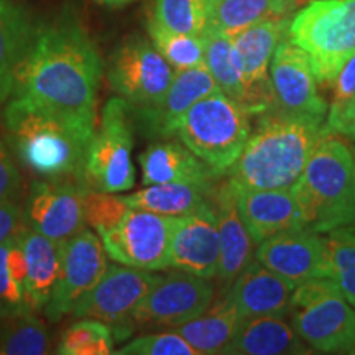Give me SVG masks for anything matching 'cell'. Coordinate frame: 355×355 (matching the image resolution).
<instances>
[{
    "mask_svg": "<svg viewBox=\"0 0 355 355\" xmlns=\"http://www.w3.org/2000/svg\"><path fill=\"white\" fill-rule=\"evenodd\" d=\"M159 273L133 268L127 265H109L99 283L78 301L71 316L91 318L109 324L117 334L128 336L132 331L137 306L155 285Z\"/></svg>",
    "mask_w": 355,
    "mask_h": 355,
    "instance_id": "obj_10",
    "label": "cell"
},
{
    "mask_svg": "<svg viewBox=\"0 0 355 355\" xmlns=\"http://www.w3.org/2000/svg\"><path fill=\"white\" fill-rule=\"evenodd\" d=\"M176 217L127 207L122 219L101 235L105 254L117 263L133 268H170L171 239Z\"/></svg>",
    "mask_w": 355,
    "mask_h": 355,
    "instance_id": "obj_9",
    "label": "cell"
},
{
    "mask_svg": "<svg viewBox=\"0 0 355 355\" xmlns=\"http://www.w3.org/2000/svg\"><path fill=\"white\" fill-rule=\"evenodd\" d=\"M50 345V334L33 311H0V354L43 355Z\"/></svg>",
    "mask_w": 355,
    "mask_h": 355,
    "instance_id": "obj_30",
    "label": "cell"
},
{
    "mask_svg": "<svg viewBox=\"0 0 355 355\" xmlns=\"http://www.w3.org/2000/svg\"><path fill=\"white\" fill-rule=\"evenodd\" d=\"M19 235L26 268V308L37 313L46 306L60 275L61 243L51 241L46 235L35 232L25 224L20 225Z\"/></svg>",
    "mask_w": 355,
    "mask_h": 355,
    "instance_id": "obj_26",
    "label": "cell"
},
{
    "mask_svg": "<svg viewBox=\"0 0 355 355\" xmlns=\"http://www.w3.org/2000/svg\"><path fill=\"white\" fill-rule=\"evenodd\" d=\"M133 112L125 99L115 96L105 102L99 127L94 130L84 162V183L91 189L121 194L135 184Z\"/></svg>",
    "mask_w": 355,
    "mask_h": 355,
    "instance_id": "obj_7",
    "label": "cell"
},
{
    "mask_svg": "<svg viewBox=\"0 0 355 355\" xmlns=\"http://www.w3.org/2000/svg\"><path fill=\"white\" fill-rule=\"evenodd\" d=\"M81 180H38L30 188L24 206V224L51 241L64 243L87 227L86 193Z\"/></svg>",
    "mask_w": 355,
    "mask_h": 355,
    "instance_id": "obj_14",
    "label": "cell"
},
{
    "mask_svg": "<svg viewBox=\"0 0 355 355\" xmlns=\"http://www.w3.org/2000/svg\"><path fill=\"white\" fill-rule=\"evenodd\" d=\"M127 207L128 206L119 194L89 188L86 193V206H84L86 224L101 237L122 219Z\"/></svg>",
    "mask_w": 355,
    "mask_h": 355,
    "instance_id": "obj_38",
    "label": "cell"
},
{
    "mask_svg": "<svg viewBox=\"0 0 355 355\" xmlns=\"http://www.w3.org/2000/svg\"><path fill=\"white\" fill-rule=\"evenodd\" d=\"M291 15L250 25L230 37L232 53L245 86L243 107L250 115H260L275 105L270 79V63L275 50L290 33Z\"/></svg>",
    "mask_w": 355,
    "mask_h": 355,
    "instance_id": "obj_11",
    "label": "cell"
},
{
    "mask_svg": "<svg viewBox=\"0 0 355 355\" xmlns=\"http://www.w3.org/2000/svg\"><path fill=\"white\" fill-rule=\"evenodd\" d=\"M24 224V206L17 201L0 204V243L12 237Z\"/></svg>",
    "mask_w": 355,
    "mask_h": 355,
    "instance_id": "obj_43",
    "label": "cell"
},
{
    "mask_svg": "<svg viewBox=\"0 0 355 355\" xmlns=\"http://www.w3.org/2000/svg\"><path fill=\"white\" fill-rule=\"evenodd\" d=\"M275 105L288 114L308 115L326 121L329 104L319 94V81L303 48L285 38L270 63Z\"/></svg>",
    "mask_w": 355,
    "mask_h": 355,
    "instance_id": "obj_15",
    "label": "cell"
},
{
    "mask_svg": "<svg viewBox=\"0 0 355 355\" xmlns=\"http://www.w3.org/2000/svg\"><path fill=\"white\" fill-rule=\"evenodd\" d=\"M332 86V101L329 110H336L347 102L355 94V55L350 58L339 71Z\"/></svg>",
    "mask_w": 355,
    "mask_h": 355,
    "instance_id": "obj_41",
    "label": "cell"
},
{
    "mask_svg": "<svg viewBox=\"0 0 355 355\" xmlns=\"http://www.w3.org/2000/svg\"><path fill=\"white\" fill-rule=\"evenodd\" d=\"M300 2H309V0H300Z\"/></svg>",
    "mask_w": 355,
    "mask_h": 355,
    "instance_id": "obj_45",
    "label": "cell"
},
{
    "mask_svg": "<svg viewBox=\"0 0 355 355\" xmlns=\"http://www.w3.org/2000/svg\"><path fill=\"white\" fill-rule=\"evenodd\" d=\"M144 186L162 183L216 184L222 178L180 139H159L139 157Z\"/></svg>",
    "mask_w": 355,
    "mask_h": 355,
    "instance_id": "obj_20",
    "label": "cell"
},
{
    "mask_svg": "<svg viewBox=\"0 0 355 355\" xmlns=\"http://www.w3.org/2000/svg\"><path fill=\"white\" fill-rule=\"evenodd\" d=\"M291 285L270 272L259 260H252L234 279L225 296L239 309L242 319L259 316H286L290 313Z\"/></svg>",
    "mask_w": 355,
    "mask_h": 355,
    "instance_id": "obj_22",
    "label": "cell"
},
{
    "mask_svg": "<svg viewBox=\"0 0 355 355\" xmlns=\"http://www.w3.org/2000/svg\"><path fill=\"white\" fill-rule=\"evenodd\" d=\"M204 64L214 78L217 87L224 94L232 97L243 105L245 86H243L241 71L234 60L232 40L229 35L207 33L204 35Z\"/></svg>",
    "mask_w": 355,
    "mask_h": 355,
    "instance_id": "obj_33",
    "label": "cell"
},
{
    "mask_svg": "<svg viewBox=\"0 0 355 355\" xmlns=\"http://www.w3.org/2000/svg\"><path fill=\"white\" fill-rule=\"evenodd\" d=\"M220 242L214 198L199 209L176 217L171 239L170 268L216 278L219 272Z\"/></svg>",
    "mask_w": 355,
    "mask_h": 355,
    "instance_id": "obj_17",
    "label": "cell"
},
{
    "mask_svg": "<svg viewBox=\"0 0 355 355\" xmlns=\"http://www.w3.org/2000/svg\"><path fill=\"white\" fill-rule=\"evenodd\" d=\"M214 206L220 242L219 272L216 278L225 285H232L234 279L254 260L255 242L243 224L235 189L229 180L216 186Z\"/></svg>",
    "mask_w": 355,
    "mask_h": 355,
    "instance_id": "obj_23",
    "label": "cell"
},
{
    "mask_svg": "<svg viewBox=\"0 0 355 355\" xmlns=\"http://www.w3.org/2000/svg\"><path fill=\"white\" fill-rule=\"evenodd\" d=\"M332 296H344L343 290L331 277H318L306 279L293 290L290 311L303 309L308 306H313L321 301L332 298Z\"/></svg>",
    "mask_w": 355,
    "mask_h": 355,
    "instance_id": "obj_39",
    "label": "cell"
},
{
    "mask_svg": "<svg viewBox=\"0 0 355 355\" xmlns=\"http://www.w3.org/2000/svg\"><path fill=\"white\" fill-rule=\"evenodd\" d=\"M104 63L94 40L71 8L38 28L17 74L13 96L86 128H96Z\"/></svg>",
    "mask_w": 355,
    "mask_h": 355,
    "instance_id": "obj_1",
    "label": "cell"
},
{
    "mask_svg": "<svg viewBox=\"0 0 355 355\" xmlns=\"http://www.w3.org/2000/svg\"><path fill=\"white\" fill-rule=\"evenodd\" d=\"M216 184L201 183H162L150 184L132 194L121 196L128 207L180 217L199 209L212 201Z\"/></svg>",
    "mask_w": 355,
    "mask_h": 355,
    "instance_id": "obj_27",
    "label": "cell"
},
{
    "mask_svg": "<svg viewBox=\"0 0 355 355\" xmlns=\"http://www.w3.org/2000/svg\"><path fill=\"white\" fill-rule=\"evenodd\" d=\"M301 227L327 234L355 224V155L349 144L327 132L291 186Z\"/></svg>",
    "mask_w": 355,
    "mask_h": 355,
    "instance_id": "obj_4",
    "label": "cell"
},
{
    "mask_svg": "<svg viewBox=\"0 0 355 355\" xmlns=\"http://www.w3.org/2000/svg\"><path fill=\"white\" fill-rule=\"evenodd\" d=\"M175 69L162 56L152 40L132 35L109 58L105 78L112 91L132 107H150L170 87Z\"/></svg>",
    "mask_w": 355,
    "mask_h": 355,
    "instance_id": "obj_8",
    "label": "cell"
},
{
    "mask_svg": "<svg viewBox=\"0 0 355 355\" xmlns=\"http://www.w3.org/2000/svg\"><path fill=\"white\" fill-rule=\"evenodd\" d=\"M300 3V0H216L207 33L232 37L250 25L291 15Z\"/></svg>",
    "mask_w": 355,
    "mask_h": 355,
    "instance_id": "obj_29",
    "label": "cell"
},
{
    "mask_svg": "<svg viewBox=\"0 0 355 355\" xmlns=\"http://www.w3.org/2000/svg\"><path fill=\"white\" fill-rule=\"evenodd\" d=\"M8 144L30 173L48 181H84V162L96 128H86L12 96L2 112Z\"/></svg>",
    "mask_w": 355,
    "mask_h": 355,
    "instance_id": "obj_3",
    "label": "cell"
},
{
    "mask_svg": "<svg viewBox=\"0 0 355 355\" xmlns=\"http://www.w3.org/2000/svg\"><path fill=\"white\" fill-rule=\"evenodd\" d=\"M96 3H99V6H104V7H112V8H117V7H123V6H128V3L135 2V0H94Z\"/></svg>",
    "mask_w": 355,
    "mask_h": 355,
    "instance_id": "obj_44",
    "label": "cell"
},
{
    "mask_svg": "<svg viewBox=\"0 0 355 355\" xmlns=\"http://www.w3.org/2000/svg\"><path fill=\"white\" fill-rule=\"evenodd\" d=\"M250 132L247 109L216 89L191 105L178 123L175 135L224 176L241 157Z\"/></svg>",
    "mask_w": 355,
    "mask_h": 355,
    "instance_id": "obj_5",
    "label": "cell"
},
{
    "mask_svg": "<svg viewBox=\"0 0 355 355\" xmlns=\"http://www.w3.org/2000/svg\"><path fill=\"white\" fill-rule=\"evenodd\" d=\"M25 257L19 230L0 243V311H30L25 300Z\"/></svg>",
    "mask_w": 355,
    "mask_h": 355,
    "instance_id": "obj_32",
    "label": "cell"
},
{
    "mask_svg": "<svg viewBox=\"0 0 355 355\" xmlns=\"http://www.w3.org/2000/svg\"><path fill=\"white\" fill-rule=\"evenodd\" d=\"M234 189L242 220L255 245L279 232L301 227L298 204L291 188L241 189L234 186Z\"/></svg>",
    "mask_w": 355,
    "mask_h": 355,
    "instance_id": "obj_21",
    "label": "cell"
},
{
    "mask_svg": "<svg viewBox=\"0 0 355 355\" xmlns=\"http://www.w3.org/2000/svg\"><path fill=\"white\" fill-rule=\"evenodd\" d=\"M107 266L104 243L94 230L86 227L61 243L60 275L43 308L48 321L58 322L71 314L78 301L99 283Z\"/></svg>",
    "mask_w": 355,
    "mask_h": 355,
    "instance_id": "obj_13",
    "label": "cell"
},
{
    "mask_svg": "<svg viewBox=\"0 0 355 355\" xmlns=\"http://www.w3.org/2000/svg\"><path fill=\"white\" fill-rule=\"evenodd\" d=\"M326 128L336 135L355 140V94L345 102L343 107L327 110Z\"/></svg>",
    "mask_w": 355,
    "mask_h": 355,
    "instance_id": "obj_42",
    "label": "cell"
},
{
    "mask_svg": "<svg viewBox=\"0 0 355 355\" xmlns=\"http://www.w3.org/2000/svg\"><path fill=\"white\" fill-rule=\"evenodd\" d=\"M214 291L209 278L173 268L170 273L159 275L137 306L133 324L141 329H173L209 308Z\"/></svg>",
    "mask_w": 355,
    "mask_h": 355,
    "instance_id": "obj_12",
    "label": "cell"
},
{
    "mask_svg": "<svg viewBox=\"0 0 355 355\" xmlns=\"http://www.w3.org/2000/svg\"><path fill=\"white\" fill-rule=\"evenodd\" d=\"M216 89L219 87L206 64L175 71L170 87L157 104L135 109L133 123H137L140 132L148 139H171L175 137L178 123L191 105L214 92Z\"/></svg>",
    "mask_w": 355,
    "mask_h": 355,
    "instance_id": "obj_18",
    "label": "cell"
},
{
    "mask_svg": "<svg viewBox=\"0 0 355 355\" xmlns=\"http://www.w3.org/2000/svg\"><path fill=\"white\" fill-rule=\"evenodd\" d=\"M255 260L293 288L306 279L329 277L326 235L306 227L285 230L259 243Z\"/></svg>",
    "mask_w": 355,
    "mask_h": 355,
    "instance_id": "obj_16",
    "label": "cell"
},
{
    "mask_svg": "<svg viewBox=\"0 0 355 355\" xmlns=\"http://www.w3.org/2000/svg\"><path fill=\"white\" fill-rule=\"evenodd\" d=\"M216 0H153L150 20L176 33L204 37Z\"/></svg>",
    "mask_w": 355,
    "mask_h": 355,
    "instance_id": "obj_31",
    "label": "cell"
},
{
    "mask_svg": "<svg viewBox=\"0 0 355 355\" xmlns=\"http://www.w3.org/2000/svg\"><path fill=\"white\" fill-rule=\"evenodd\" d=\"M354 155H355V150H354Z\"/></svg>",
    "mask_w": 355,
    "mask_h": 355,
    "instance_id": "obj_46",
    "label": "cell"
},
{
    "mask_svg": "<svg viewBox=\"0 0 355 355\" xmlns=\"http://www.w3.org/2000/svg\"><path fill=\"white\" fill-rule=\"evenodd\" d=\"M329 277L355 308V224L343 225L326 234Z\"/></svg>",
    "mask_w": 355,
    "mask_h": 355,
    "instance_id": "obj_34",
    "label": "cell"
},
{
    "mask_svg": "<svg viewBox=\"0 0 355 355\" xmlns=\"http://www.w3.org/2000/svg\"><path fill=\"white\" fill-rule=\"evenodd\" d=\"M40 26L13 0H0V117L15 89L17 74L32 50Z\"/></svg>",
    "mask_w": 355,
    "mask_h": 355,
    "instance_id": "obj_24",
    "label": "cell"
},
{
    "mask_svg": "<svg viewBox=\"0 0 355 355\" xmlns=\"http://www.w3.org/2000/svg\"><path fill=\"white\" fill-rule=\"evenodd\" d=\"M285 316H259L242 319L234 339L222 354L227 355H301L309 354Z\"/></svg>",
    "mask_w": 355,
    "mask_h": 355,
    "instance_id": "obj_25",
    "label": "cell"
},
{
    "mask_svg": "<svg viewBox=\"0 0 355 355\" xmlns=\"http://www.w3.org/2000/svg\"><path fill=\"white\" fill-rule=\"evenodd\" d=\"M119 355H199L184 337L173 329L139 336L117 350Z\"/></svg>",
    "mask_w": 355,
    "mask_h": 355,
    "instance_id": "obj_37",
    "label": "cell"
},
{
    "mask_svg": "<svg viewBox=\"0 0 355 355\" xmlns=\"http://www.w3.org/2000/svg\"><path fill=\"white\" fill-rule=\"evenodd\" d=\"M114 331L109 324L81 318L63 332L58 354L63 355H110L114 354Z\"/></svg>",
    "mask_w": 355,
    "mask_h": 355,
    "instance_id": "obj_36",
    "label": "cell"
},
{
    "mask_svg": "<svg viewBox=\"0 0 355 355\" xmlns=\"http://www.w3.org/2000/svg\"><path fill=\"white\" fill-rule=\"evenodd\" d=\"M21 189V175L13 162L10 150L0 140V204L17 201Z\"/></svg>",
    "mask_w": 355,
    "mask_h": 355,
    "instance_id": "obj_40",
    "label": "cell"
},
{
    "mask_svg": "<svg viewBox=\"0 0 355 355\" xmlns=\"http://www.w3.org/2000/svg\"><path fill=\"white\" fill-rule=\"evenodd\" d=\"M288 38L308 53L318 81L331 86L355 55V0H309L291 17Z\"/></svg>",
    "mask_w": 355,
    "mask_h": 355,
    "instance_id": "obj_6",
    "label": "cell"
},
{
    "mask_svg": "<svg viewBox=\"0 0 355 355\" xmlns=\"http://www.w3.org/2000/svg\"><path fill=\"white\" fill-rule=\"evenodd\" d=\"M227 180L241 189L291 188L327 128L321 119L272 107L259 115Z\"/></svg>",
    "mask_w": 355,
    "mask_h": 355,
    "instance_id": "obj_2",
    "label": "cell"
},
{
    "mask_svg": "<svg viewBox=\"0 0 355 355\" xmlns=\"http://www.w3.org/2000/svg\"><path fill=\"white\" fill-rule=\"evenodd\" d=\"M241 322V313L225 296L209 306L198 318L173 327V331L184 337L199 355L222 354L234 339Z\"/></svg>",
    "mask_w": 355,
    "mask_h": 355,
    "instance_id": "obj_28",
    "label": "cell"
},
{
    "mask_svg": "<svg viewBox=\"0 0 355 355\" xmlns=\"http://www.w3.org/2000/svg\"><path fill=\"white\" fill-rule=\"evenodd\" d=\"M146 28L155 48L170 63L175 71L204 66V38L193 35L176 33L157 21L146 20Z\"/></svg>",
    "mask_w": 355,
    "mask_h": 355,
    "instance_id": "obj_35",
    "label": "cell"
},
{
    "mask_svg": "<svg viewBox=\"0 0 355 355\" xmlns=\"http://www.w3.org/2000/svg\"><path fill=\"white\" fill-rule=\"evenodd\" d=\"M293 327L309 347L322 354H355V308L344 296H332L293 309Z\"/></svg>",
    "mask_w": 355,
    "mask_h": 355,
    "instance_id": "obj_19",
    "label": "cell"
}]
</instances>
